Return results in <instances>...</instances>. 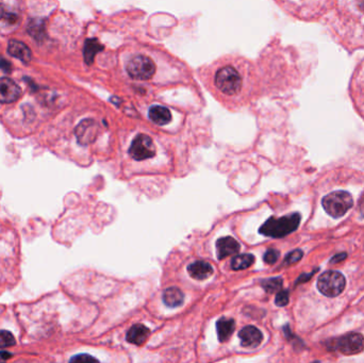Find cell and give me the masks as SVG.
<instances>
[{"instance_id":"cell-1","label":"cell","mask_w":364,"mask_h":363,"mask_svg":"<svg viewBox=\"0 0 364 363\" xmlns=\"http://www.w3.org/2000/svg\"><path fill=\"white\" fill-rule=\"evenodd\" d=\"M20 242L11 227L0 223V288L12 286L19 279Z\"/></svg>"},{"instance_id":"cell-2","label":"cell","mask_w":364,"mask_h":363,"mask_svg":"<svg viewBox=\"0 0 364 363\" xmlns=\"http://www.w3.org/2000/svg\"><path fill=\"white\" fill-rule=\"evenodd\" d=\"M300 215L299 213H293L286 216L279 217H271L266 221L260 228V233L266 237H271L275 239L283 238L286 235L294 232L299 226Z\"/></svg>"},{"instance_id":"cell-3","label":"cell","mask_w":364,"mask_h":363,"mask_svg":"<svg viewBox=\"0 0 364 363\" xmlns=\"http://www.w3.org/2000/svg\"><path fill=\"white\" fill-rule=\"evenodd\" d=\"M322 205L325 211L334 219H339L347 213V211L353 205V199L348 192L345 191H335L326 195Z\"/></svg>"},{"instance_id":"cell-4","label":"cell","mask_w":364,"mask_h":363,"mask_svg":"<svg viewBox=\"0 0 364 363\" xmlns=\"http://www.w3.org/2000/svg\"><path fill=\"white\" fill-rule=\"evenodd\" d=\"M214 83L221 93L226 95H236L242 88V77L232 66H225L215 74Z\"/></svg>"},{"instance_id":"cell-5","label":"cell","mask_w":364,"mask_h":363,"mask_svg":"<svg viewBox=\"0 0 364 363\" xmlns=\"http://www.w3.org/2000/svg\"><path fill=\"white\" fill-rule=\"evenodd\" d=\"M346 281L344 276L339 271L329 270L319 276L317 280V288L321 293L328 297H335L340 295L345 289Z\"/></svg>"},{"instance_id":"cell-6","label":"cell","mask_w":364,"mask_h":363,"mask_svg":"<svg viewBox=\"0 0 364 363\" xmlns=\"http://www.w3.org/2000/svg\"><path fill=\"white\" fill-rule=\"evenodd\" d=\"M126 69L132 79L148 80L156 74V64L146 56H137L128 62Z\"/></svg>"},{"instance_id":"cell-7","label":"cell","mask_w":364,"mask_h":363,"mask_svg":"<svg viewBox=\"0 0 364 363\" xmlns=\"http://www.w3.org/2000/svg\"><path fill=\"white\" fill-rule=\"evenodd\" d=\"M331 348L339 350L343 355H357L364 348V338L361 333L350 332L331 343Z\"/></svg>"},{"instance_id":"cell-8","label":"cell","mask_w":364,"mask_h":363,"mask_svg":"<svg viewBox=\"0 0 364 363\" xmlns=\"http://www.w3.org/2000/svg\"><path fill=\"white\" fill-rule=\"evenodd\" d=\"M129 155L137 161H144L156 155V146L153 139L146 134H139L132 141Z\"/></svg>"},{"instance_id":"cell-9","label":"cell","mask_w":364,"mask_h":363,"mask_svg":"<svg viewBox=\"0 0 364 363\" xmlns=\"http://www.w3.org/2000/svg\"><path fill=\"white\" fill-rule=\"evenodd\" d=\"M21 23V13L15 6L0 3V29L12 30Z\"/></svg>"},{"instance_id":"cell-10","label":"cell","mask_w":364,"mask_h":363,"mask_svg":"<svg viewBox=\"0 0 364 363\" xmlns=\"http://www.w3.org/2000/svg\"><path fill=\"white\" fill-rule=\"evenodd\" d=\"M22 97V89L10 78H0V104H13Z\"/></svg>"},{"instance_id":"cell-11","label":"cell","mask_w":364,"mask_h":363,"mask_svg":"<svg viewBox=\"0 0 364 363\" xmlns=\"http://www.w3.org/2000/svg\"><path fill=\"white\" fill-rule=\"evenodd\" d=\"M98 132V126L93 120H85L80 123L76 129L78 142L82 145L90 144L95 141Z\"/></svg>"},{"instance_id":"cell-12","label":"cell","mask_w":364,"mask_h":363,"mask_svg":"<svg viewBox=\"0 0 364 363\" xmlns=\"http://www.w3.org/2000/svg\"><path fill=\"white\" fill-rule=\"evenodd\" d=\"M238 338L241 340L243 347L256 348L262 343L263 334L255 326H246V327H244L238 332Z\"/></svg>"},{"instance_id":"cell-13","label":"cell","mask_w":364,"mask_h":363,"mask_svg":"<svg viewBox=\"0 0 364 363\" xmlns=\"http://www.w3.org/2000/svg\"><path fill=\"white\" fill-rule=\"evenodd\" d=\"M239 248H241V246H239L238 242L231 237L220 238L216 242L218 259H224L231 255H234V253L239 251Z\"/></svg>"},{"instance_id":"cell-14","label":"cell","mask_w":364,"mask_h":363,"mask_svg":"<svg viewBox=\"0 0 364 363\" xmlns=\"http://www.w3.org/2000/svg\"><path fill=\"white\" fill-rule=\"evenodd\" d=\"M8 52L12 57L21 60L23 63H29L32 59L30 48L21 41L11 40L8 44Z\"/></svg>"},{"instance_id":"cell-15","label":"cell","mask_w":364,"mask_h":363,"mask_svg":"<svg viewBox=\"0 0 364 363\" xmlns=\"http://www.w3.org/2000/svg\"><path fill=\"white\" fill-rule=\"evenodd\" d=\"M188 271L192 278L196 280H205L213 275V267L209 262L196 261L188 266Z\"/></svg>"},{"instance_id":"cell-16","label":"cell","mask_w":364,"mask_h":363,"mask_svg":"<svg viewBox=\"0 0 364 363\" xmlns=\"http://www.w3.org/2000/svg\"><path fill=\"white\" fill-rule=\"evenodd\" d=\"M150 331L143 324H136L128 330L126 339L129 343L141 346L146 342Z\"/></svg>"},{"instance_id":"cell-17","label":"cell","mask_w":364,"mask_h":363,"mask_svg":"<svg viewBox=\"0 0 364 363\" xmlns=\"http://www.w3.org/2000/svg\"><path fill=\"white\" fill-rule=\"evenodd\" d=\"M148 116L152 122L159 126H164L172 121V113L167 108L162 106H154L149 109Z\"/></svg>"},{"instance_id":"cell-18","label":"cell","mask_w":364,"mask_h":363,"mask_svg":"<svg viewBox=\"0 0 364 363\" xmlns=\"http://www.w3.org/2000/svg\"><path fill=\"white\" fill-rule=\"evenodd\" d=\"M235 328V322L230 317H220L216 323L217 337L220 342H226L231 337Z\"/></svg>"},{"instance_id":"cell-19","label":"cell","mask_w":364,"mask_h":363,"mask_svg":"<svg viewBox=\"0 0 364 363\" xmlns=\"http://www.w3.org/2000/svg\"><path fill=\"white\" fill-rule=\"evenodd\" d=\"M184 295L181 292V290L178 288H168L163 293V302L164 304L170 308L179 307L183 304Z\"/></svg>"},{"instance_id":"cell-20","label":"cell","mask_w":364,"mask_h":363,"mask_svg":"<svg viewBox=\"0 0 364 363\" xmlns=\"http://www.w3.org/2000/svg\"><path fill=\"white\" fill-rule=\"evenodd\" d=\"M101 49H102V46L95 39L87 40L85 42L84 49H83L84 53L83 54H84V60H85V62L87 63V64H92L94 59H95V56Z\"/></svg>"},{"instance_id":"cell-21","label":"cell","mask_w":364,"mask_h":363,"mask_svg":"<svg viewBox=\"0 0 364 363\" xmlns=\"http://www.w3.org/2000/svg\"><path fill=\"white\" fill-rule=\"evenodd\" d=\"M255 262V257L251 253L237 255L231 260V268L234 270H241L252 266Z\"/></svg>"},{"instance_id":"cell-22","label":"cell","mask_w":364,"mask_h":363,"mask_svg":"<svg viewBox=\"0 0 364 363\" xmlns=\"http://www.w3.org/2000/svg\"><path fill=\"white\" fill-rule=\"evenodd\" d=\"M282 284H283V281L280 277H275V278H270V279H266V280L262 281V287L268 293H274L281 289Z\"/></svg>"},{"instance_id":"cell-23","label":"cell","mask_w":364,"mask_h":363,"mask_svg":"<svg viewBox=\"0 0 364 363\" xmlns=\"http://www.w3.org/2000/svg\"><path fill=\"white\" fill-rule=\"evenodd\" d=\"M16 344L14 335L7 330H0V348L12 347Z\"/></svg>"},{"instance_id":"cell-24","label":"cell","mask_w":364,"mask_h":363,"mask_svg":"<svg viewBox=\"0 0 364 363\" xmlns=\"http://www.w3.org/2000/svg\"><path fill=\"white\" fill-rule=\"evenodd\" d=\"M303 256H304V252H303V250H300V249H296V250L291 251L285 259V265L294 264V263L298 262L301 258H303Z\"/></svg>"},{"instance_id":"cell-25","label":"cell","mask_w":364,"mask_h":363,"mask_svg":"<svg viewBox=\"0 0 364 363\" xmlns=\"http://www.w3.org/2000/svg\"><path fill=\"white\" fill-rule=\"evenodd\" d=\"M279 257H280V252L278 250L269 249L264 253L263 260L265 263H268V264H274V263H276L278 261Z\"/></svg>"},{"instance_id":"cell-26","label":"cell","mask_w":364,"mask_h":363,"mask_svg":"<svg viewBox=\"0 0 364 363\" xmlns=\"http://www.w3.org/2000/svg\"><path fill=\"white\" fill-rule=\"evenodd\" d=\"M289 301H290V296H289V291H287V290H283V291L278 292L276 298H275V303H276V305L279 307L287 306L289 304Z\"/></svg>"},{"instance_id":"cell-27","label":"cell","mask_w":364,"mask_h":363,"mask_svg":"<svg viewBox=\"0 0 364 363\" xmlns=\"http://www.w3.org/2000/svg\"><path fill=\"white\" fill-rule=\"evenodd\" d=\"M72 362H79V363H83V362H96L97 359L90 356V355H78L74 358L70 359Z\"/></svg>"},{"instance_id":"cell-28","label":"cell","mask_w":364,"mask_h":363,"mask_svg":"<svg viewBox=\"0 0 364 363\" xmlns=\"http://www.w3.org/2000/svg\"><path fill=\"white\" fill-rule=\"evenodd\" d=\"M346 256H347V255H346V253L344 252V253H339V255H335L332 259H331V263H336V262H339V261H341V260H343V259H345L346 258Z\"/></svg>"},{"instance_id":"cell-29","label":"cell","mask_w":364,"mask_h":363,"mask_svg":"<svg viewBox=\"0 0 364 363\" xmlns=\"http://www.w3.org/2000/svg\"><path fill=\"white\" fill-rule=\"evenodd\" d=\"M10 358H12V355L10 352L7 351H0V361H7Z\"/></svg>"},{"instance_id":"cell-30","label":"cell","mask_w":364,"mask_h":363,"mask_svg":"<svg viewBox=\"0 0 364 363\" xmlns=\"http://www.w3.org/2000/svg\"><path fill=\"white\" fill-rule=\"evenodd\" d=\"M360 212H361L362 216L364 217V199H363V201H362V203H361V206H360Z\"/></svg>"},{"instance_id":"cell-31","label":"cell","mask_w":364,"mask_h":363,"mask_svg":"<svg viewBox=\"0 0 364 363\" xmlns=\"http://www.w3.org/2000/svg\"><path fill=\"white\" fill-rule=\"evenodd\" d=\"M360 8H361V11L364 12V0H362V3L360 4Z\"/></svg>"}]
</instances>
